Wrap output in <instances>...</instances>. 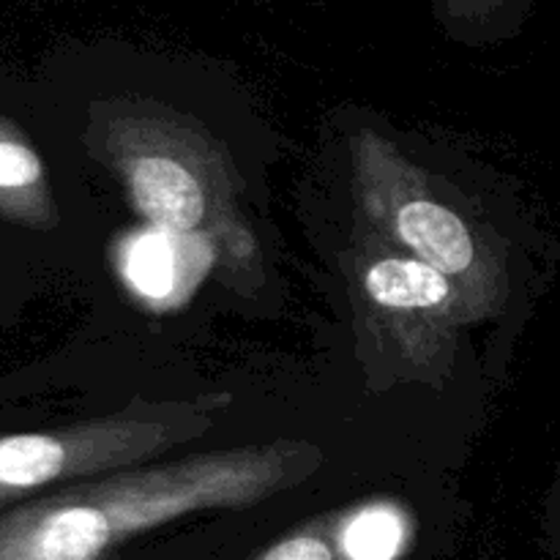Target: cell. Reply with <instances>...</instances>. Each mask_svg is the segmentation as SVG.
<instances>
[{"label":"cell","mask_w":560,"mask_h":560,"mask_svg":"<svg viewBox=\"0 0 560 560\" xmlns=\"http://www.w3.org/2000/svg\"><path fill=\"white\" fill-rule=\"evenodd\" d=\"M558 520H560V492H558Z\"/></svg>","instance_id":"8fae6325"},{"label":"cell","mask_w":560,"mask_h":560,"mask_svg":"<svg viewBox=\"0 0 560 560\" xmlns=\"http://www.w3.org/2000/svg\"><path fill=\"white\" fill-rule=\"evenodd\" d=\"M175 241L178 235L151 228L126 244L124 273L131 288L140 290L145 299L167 301L175 293V284L180 282V255Z\"/></svg>","instance_id":"ba28073f"},{"label":"cell","mask_w":560,"mask_h":560,"mask_svg":"<svg viewBox=\"0 0 560 560\" xmlns=\"http://www.w3.org/2000/svg\"><path fill=\"white\" fill-rule=\"evenodd\" d=\"M350 189L359 224L452 279L479 323L506 312L512 301L506 244L495 230L459 211L438 180L381 131L350 135Z\"/></svg>","instance_id":"3957f363"},{"label":"cell","mask_w":560,"mask_h":560,"mask_svg":"<svg viewBox=\"0 0 560 560\" xmlns=\"http://www.w3.org/2000/svg\"><path fill=\"white\" fill-rule=\"evenodd\" d=\"M230 402V394L162 402L137 397L118 413L80 424L0 435V512L42 498L49 487L148 465L206 435Z\"/></svg>","instance_id":"5b68a950"},{"label":"cell","mask_w":560,"mask_h":560,"mask_svg":"<svg viewBox=\"0 0 560 560\" xmlns=\"http://www.w3.org/2000/svg\"><path fill=\"white\" fill-rule=\"evenodd\" d=\"M339 530H342V520L337 514L312 520L310 525L293 530L252 560H337L342 550Z\"/></svg>","instance_id":"30bf717a"},{"label":"cell","mask_w":560,"mask_h":560,"mask_svg":"<svg viewBox=\"0 0 560 560\" xmlns=\"http://www.w3.org/2000/svg\"><path fill=\"white\" fill-rule=\"evenodd\" d=\"M345 273L359 353L375 386H446L465 328L479 323L457 284L364 224L355 228Z\"/></svg>","instance_id":"277c9868"},{"label":"cell","mask_w":560,"mask_h":560,"mask_svg":"<svg viewBox=\"0 0 560 560\" xmlns=\"http://www.w3.org/2000/svg\"><path fill=\"white\" fill-rule=\"evenodd\" d=\"M0 217L36 230L58 224L47 167L22 129L0 113Z\"/></svg>","instance_id":"8992f818"},{"label":"cell","mask_w":560,"mask_h":560,"mask_svg":"<svg viewBox=\"0 0 560 560\" xmlns=\"http://www.w3.org/2000/svg\"><path fill=\"white\" fill-rule=\"evenodd\" d=\"M405 541V520L386 503L364 506L342 520L339 547L350 560H392Z\"/></svg>","instance_id":"9c48e42d"},{"label":"cell","mask_w":560,"mask_h":560,"mask_svg":"<svg viewBox=\"0 0 560 560\" xmlns=\"http://www.w3.org/2000/svg\"><path fill=\"white\" fill-rule=\"evenodd\" d=\"M310 441H271L115 470L0 512V560H104L115 547L173 520L244 509L315 476Z\"/></svg>","instance_id":"6da1fadb"},{"label":"cell","mask_w":560,"mask_h":560,"mask_svg":"<svg viewBox=\"0 0 560 560\" xmlns=\"http://www.w3.org/2000/svg\"><path fill=\"white\" fill-rule=\"evenodd\" d=\"M432 11L443 31L479 44L514 36L528 20L530 0H432Z\"/></svg>","instance_id":"52a82bcc"},{"label":"cell","mask_w":560,"mask_h":560,"mask_svg":"<svg viewBox=\"0 0 560 560\" xmlns=\"http://www.w3.org/2000/svg\"><path fill=\"white\" fill-rule=\"evenodd\" d=\"M88 142L148 228L206 244L238 293L260 288L262 255L241 208L244 184L200 120L156 98L118 96L93 107Z\"/></svg>","instance_id":"7a4b0ae2"}]
</instances>
